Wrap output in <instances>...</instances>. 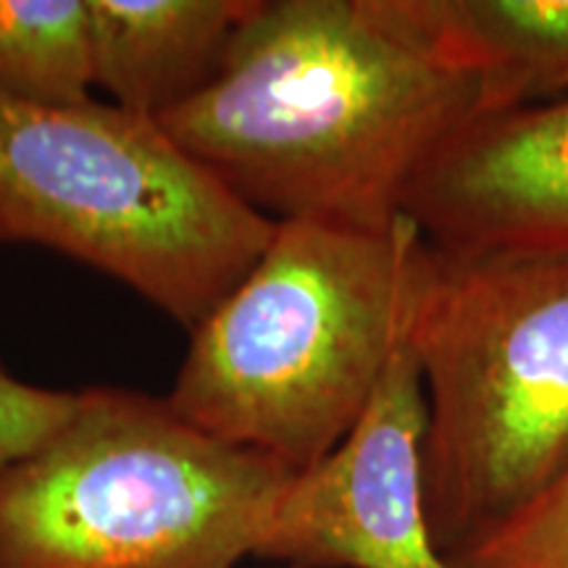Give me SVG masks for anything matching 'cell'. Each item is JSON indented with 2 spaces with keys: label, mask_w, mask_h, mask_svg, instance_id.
<instances>
[{
  "label": "cell",
  "mask_w": 568,
  "mask_h": 568,
  "mask_svg": "<svg viewBox=\"0 0 568 568\" xmlns=\"http://www.w3.org/2000/svg\"><path fill=\"white\" fill-rule=\"evenodd\" d=\"M474 116L477 84L389 34L361 0H253L211 80L155 122L272 222L385 232Z\"/></svg>",
  "instance_id": "cell-1"
},
{
  "label": "cell",
  "mask_w": 568,
  "mask_h": 568,
  "mask_svg": "<svg viewBox=\"0 0 568 568\" xmlns=\"http://www.w3.org/2000/svg\"><path fill=\"white\" fill-rule=\"evenodd\" d=\"M422 232L276 222L245 280L190 332L166 403L293 474L347 437L406 337Z\"/></svg>",
  "instance_id": "cell-2"
},
{
  "label": "cell",
  "mask_w": 568,
  "mask_h": 568,
  "mask_svg": "<svg viewBox=\"0 0 568 568\" xmlns=\"http://www.w3.org/2000/svg\"><path fill=\"white\" fill-rule=\"evenodd\" d=\"M406 343L426 395V518L450 560L568 468V253H466L422 237Z\"/></svg>",
  "instance_id": "cell-3"
},
{
  "label": "cell",
  "mask_w": 568,
  "mask_h": 568,
  "mask_svg": "<svg viewBox=\"0 0 568 568\" xmlns=\"http://www.w3.org/2000/svg\"><path fill=\"white\" fill-rule=\"evenodd\" d=\"M293 477L166 397L77 389L51 435L0 468V568H232Z\"/></svg>",
  "instance_id": "cell-4"
},
{
  "label": "cell",
  "mask_w": 568,
  "mask_h": 568,
  "mask_svg": "<svg viewBox=\"0 0 568 568\" xmlns=\"http://www.w3.org/2000/svg\"><path fill=\"white\" fill-rule=\"evenodd\" d=\"M274 226L155 119L0 95V245L69 255L193 332L245 280Z\"/></svg>",
  "instance_id": "cell-5"
},
{
  "label": "cell",
  "mask_w": 568,
  "mask_h": 568,
  "mask_svg": "<svg viewBox=\"0 0 568 568\" xmlns=\"http://www.w3.org/2000/svg\"><path fill=\"white\" fill-rule=\"evenodd\" d=\"M424 432V382L403 337L347 437L284 489L255 556L295 568H453L426 518Z\"/></svg>",
  "instance_id": "cell-6"
},
{
  "label": "cell",
  "mask_w": 568,
  "mask_h": 568,
  "mask_svg": "<svg viewBox=\"0 0 568 568\" xmlns=\"http://www.w3.org/2000/svg\"><path fill=\"white\" fill-rule=\"evenodd\" d=\"M406 216L466 253H568V95L474 116L426 163Z\"/></svg>",
  "instance_id": "cell-7"
},
{
  "label": "cell",
  "mask_w": 568,
  "mask_h": 568,
  "mask_svg": "<svg viewBox=\"0 0 568 568\" xmlns=\"http://www.w3.org/2000/svg\"><path fill=\"white\" fill-rule=\"evenodd\" d=\"M389 34L477 84V116L568 95V0H361Z\"/></svg>",
  "instance_id": "cell-8"
},
{
  "label": "cell",
  "mask_w": 568,
  "mask_h": 568,
  "mask_svg": "<svg viewBox=\"0 0 568 568\" xmlns=\"http://www.w3.org/2000/svg\"><path fill=\"white\" fill-rule=\"evenodd\" d=\"M253 0H88L92 71L113 105L159 119L224 59Z\"/></svg>",
  "instance_id": "cell-9"
},
{
  "label": "cell",
  "mask_w": 568,
  "mask_h": 568,
  "mask_svg": "<svg viewBox=\"0 0 568 568\" xmlns=\"http://www.w3.org/2000/svg\"><path fill=\"white\" fill-rule=\"evenodd\" d=\"M95 88L88 0H0V95L82 105Z\"/></svg>",
  "instance_id": "cell-10"
},
{
  "label": "cell",
  "mask_w": 568,
  "mask_h": 568,
  "mask_svg": "<svg viewBox=\"0 0 568 568\" xmlns=\"http://www.w3.org/2000/svg\"><path fill=\"white\" fill-rule=\"evenodd\" d=\"M447 564L453 568H568V468L535 503Z\"/></svg>",
  "instance_id": "cell-11"
},
{
  "label": "cell",
  "mask_w": 568,
  "mask_h": 568,
  "mask_svg": "<svg viewBox=\"0 0 568 568\" xmlns=\"http://www.w3.org/2000/svg\"><path fill=\"white\" fill-rule=\"evenodd\" d=\"M77 403V389L27 385L0 366V468L42 443Z\"/></svg>",
  "instance_id": "cell-12"
}]
</instances>
